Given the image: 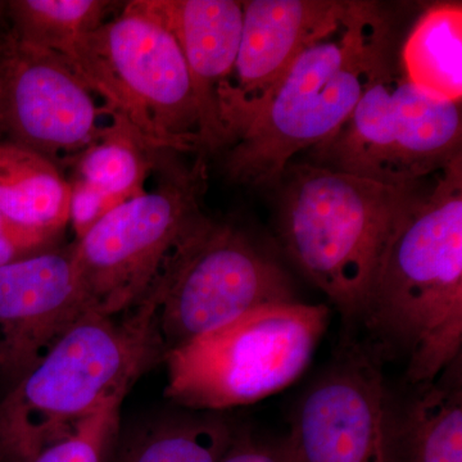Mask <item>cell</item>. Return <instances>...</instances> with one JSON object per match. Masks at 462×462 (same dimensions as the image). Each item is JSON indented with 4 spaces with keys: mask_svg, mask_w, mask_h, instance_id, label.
<instances>
[{
    "mask_svg": "<svg viewBox=\"0 0 462 462\" xmlns=\"http://www.w3.org/2000/svg\"><path fill=\"white\" fill-rule=\"evenodd\" d=\"M406 355L407 382H434L462 346V154L413 200L389 240L364 314Z\"/></svg>",
    "mask_w": 462,
    "mask_h": 462,
    "instance_id": "6da1fadb",
    "label": "cell"
},
{
    "mask_svg": "<svg viewBox=\"0 0 462 462\" xmlns=\"http://www.w3.org/2000/svg\"><path fill=\"white\" fill-rule=\"evenodd\" d=\"M387 16L374 2H342L300 51L247 132L230 145L225 171L251 187H273L291 158L327 141L391 62Z\"/></svg>",
    "mask_w": 462,
    "mask_h": 462,
    "instance_id": "7a4b0ae2",
    "label": "cell"
},
{
    "mask_svg": "<svg viewBox=\"0 0 462 462\" xmlns=\"http://www.w3.org/2000/svg\"><path fill=\"white\" fill-rule=\"evenodd\" d=\"M165 355L148 294L123 320L87 312L0 400V462H32Z\"/></svg>",
    "mask_w": 462,
    "mask_h": 462,
    "instance_id": "3957f363",
    "label": "cell"
},
{
    "mask_svg": "<svg viewBox=\"0 0 462 462\" xmlns=\"http://www.w3.org/2000/svg\"><path fill=\"white\" fill-rule=\"evenodd\" d=\"M285 173L282 247L343 314L363 315L389 240L418 199V184L392 187L311 162L289 165Z\"/></svg>",
    "mask_w": 462,
    "mask_h": 462,
    "instance_id": "277c9868",
    "label": "cell"
},
{
    "mask_svg": "<svg viewBox=\"0 0 462 462\" xmlns=\"http://www.w3.org/2000/svg\"><path fill=\"white\" fill-rule=\"evenodd\" d=\"M329 309L263 307L167 352L166 396L200 411L245 406L296 382L327 330Z\"/></svg>",
    "mask_w": 462,
    "mask_h": 462,
    "instance_id": "5b68a950",
    "label": "cell"
},
{
    "mask_svg": "<svg viewBox=\"0 0 462 462\" xmlns=\"http://www.w3.org/2000/svg\"><path fill=\"white\" fill-rule=\"evenodd\" d=\"M93 93L156 151L199 147V111L178 41L127 3L79 42L66 60Z\"/></svg>",
    "mask_w": 462,
    "mask_h": 462,
    "instance_id": "8992f818",
    "label": "cell"
},
{
    "mask_svg": "<svg viewBox=\"0 0 462 462\" xmlns=\"http://www.w3.org/2000/svg\"><path fill=\"white\" fill-rule=\"evenodd\" d=\"M147 294L166 354L254 310L297 302L281 264L245 231L203 214L170 249Z\"/></svg>",
    "mask_w": 462,
    "mask_h": 462,
    "instance_id": "52a82bcc",
    "label": "cell"
},
{
    "mask_svg": "<svg viewBox=\"0 0 462 462\" xmlns=\"http://www.w3.org/2000/svg\"><path fill=\"white\" fill-rule=\"evenodd\" d=\"M461 143V103L422 93L391 65L310 157L312 165L410 187L460 156Z\"/></svg>",
    "mask_w": 462,
    "mask_h": 462,
    "instance_id": "ba28073f",
    "label": "cell"
},
{
    "mask_svg": "<svg viewBox=\"0 0 462 462\" xmlns=\"http://www.w3.org/2000/svg\"><path fill=\"white\" fill-rule=\"evenodd\" d=\"M205 189L199 158L170 170L157 187L116 207L76 240L72 256L90 312L117 316L144 300L170 249L202 214Z\"/></svg>",
    "mask_w": 462,
    "mask_h": 462,
    "instance_id": "9c48e42d",
    "label": "cell"
},
{
    "mask_svg": "<svg viewBox=\"0 0 462 462\" xmlns=\"http://www.w3.org/2000/svg\"><path fill=\"white\" fill-rule=\"evenodd\" d=\"M93 91L62 58L0 33V142L14 143L53 161L79 153L105 127Z\"/></svg>",
    "mask_w": 462,
    "mask_h": 462,
    "instance_id": "30bf717a",
    "label": "cell"
},
{
    "mask_svg": "<svg viewBox=\"0 0 462 462\" xmlns=\"http://www.w3.org/2000/svg\"><path fill=\"white\" fill-rule=\"evenodd\" d=\"M391 400L378 356L352 346L298 404L291 439L298 462H389Z\"/></svg>",
    "mask_w": 462,
    "mask_h": 462,
    "instance_id": "8fae6325",
    "label": "cell"
},
{
    "mask_svg": "<svg viewBox=\"0 0 462 462\" xmlns=\"http://www.w3.org/2000/svg\"><path fill=\"white\" fill-rule=\"evenodd\" d=\"M340 5L342 2L334 0L243 2L238 56L218 90L225 147L247 132L300 51L329 23Z\"/></svg>",
    "mask_w": 462,
    "mask_h": 462,
    "instance_id": "7c38bea8",
    "label": "cell"
},
{
    "mask_svg": "<svg viewBox=\"0 0 462 462\" xmlns=\"http://www.w3.org/2000/svg\"><path fill=\"white\" fill-rule=\"evenodd\" d=\"M87 312L72 245L0 267V379L7 389Z\"/></svg>",
    "mask_w": 462,
    "mask_h": 462,
    "instance_id": "4fadbf2b",
    "label": "cell"
},
{
    "mask_svg": "<svg viewBox=\"0 0 462 462\" xmlns=\"http://www.w3.org/2000/svg\"><path fill=\"white\" fill-rule=\"evenodd\" d=\"M175 36L189 69L199 111V147H225L218 90L229 76L242 38L245 7L236 0H134Z\"/></svg>",
    "mask_w": 462,
    "mask_h": 462,
    "instance_id": "5bb4252c",
    "label": "cell"
},
{
    "mask_svg": "<svg viewBox=\"0 0 462 462\" xmlns=\"http://www.w3.org/2000/svg\"><path fill=\"white\" fill-rule=\"evenodd\" d=\"M415 388L400 409L391 402L389 462H462L460 364Z\"/></svg>",
    "mask_w": 462,
    "mask_h": 462,
    "instance_id": "9a60e30c",
    "label": "cell"
},
{
    "mask_svg": "<svg viewBox=\"0 0 462 462\" xmlns=\"http://www.w3.org/2000/svg\"><path fill=\"white\" fill-rule=\"evenodd\" d=\"M71 184L53 161L0 142V212L14 223L60 234L69 223Z\"/></svg>",
    "mask_w": 462,
    "mask_h": 462,
    "instance_id": "2e32d148",
    "label": "cell"
},
{
    "mask_svg": "<svg viewBox=\"0 0 462 462\" xmlns=\"http://www.w3.org/2000/svg\"><path fill=\"white\" fill-rule=\"evenodd\" d=\"M404 78L446 102L462 98V5L438 3L416 21L401 54Z\"/></svg>",
    "mask_w": 462,
    "mask_h": 462,
    "instance_id": "e0dca14e",
    "label": "cell"
},
{
    "mask_svg": "<svg viewBox=\"0 0 462 462\" xmlns=\"http://www.w3.org/2000/svg\"><path fill=\"white\" fill-rule=\"evenodd\" d=\"M233 428L215 416L163 419L118 438L109 462H218L229 448Z\"/></svg>",
    "mask_w": 462,
    "mask_h": 462,
    "instance_id": "ac0fdd59",
    "label": "cell"
},
{
    "mask_svg": "<svg viewBox=\"0 0 462 462\" xmlns=\"http://www.w3.org/2000/svg\"><path fill=\"white\" fill-rule=\"evenodd\" d=\"M154 152L126 121L114 116L112 126L79 154L78 179L125 203L144 193Z\"/></svg>",
    "mask_w": 462,
    "mask_h": 462,
    "instance_id": "d6986e66",
    "label": "cell"
},
{
    "mask_svg": "<svg viewBox=\"0 0 462 462\" xmlns=\"http://www.w3.org/2000/svg\"><path fill=\"white\" fill-rule=\"evenodd\" d=\"M111 5L105 0H12L5 7L9 29L21 41L67 60L88 33L106 23Z\"/></svg>",
    "mask_w": 462,
    "mask_h": 462,
    "instance_id": "ffe728a7",
    "label": "cell"
},
{
    "mask_svg": "<svg viewBox=\"0 0 462 462\" xmlns=\"http://www.w3.org/2000/svg\"><path fill=\"white\" fill-rule=\"evenodd\" d=\"M125 397L114 398L76 425L69 436L41 452L32 462H109L120 438Z\"/></svg>",
    "mask_w": 462,
    "mask_h": 462,
    "instance_id": "44dd1931",
    "label": "cell"
},
{
    "mask_svg": "<svg viewBox=\"0 0 462 462\" xmlns=\"http://www.w3.org/2000/svg\"><path fill=\"white\" fill-rule=\"evenodd\" d=\"M120 205L123 203L114 197L76 179L71 184L69 199V223L74 227L76 238H83L94 225Z\"/></svg>",
    "mask_w": 462,
    "mask_h": 462,
    "instance_id": "7402d4cb",
    "label": "cell"
},
{
    "mask_svg": "<svg viewBox=\"0 0 462 462\" xmlns=\"http://www.w3.org/2000/svg\"><path fill=\"white\" fill-rule=\"evenodd\" d=\"M218 462H298L289 437L263 440L251 434H234L229 448Z\"/></svg>",
    "mask_w": 462,
    "mask_h": 462,
    "instance_id": "603a6c76",
    "label": "cell"
}]
</instances>
